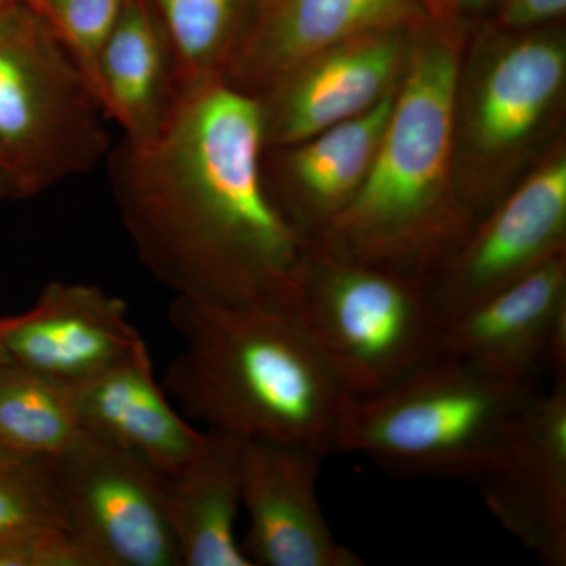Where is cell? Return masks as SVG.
<instances>
[{"instance_id": "1", "label": "cell", "mask_w": 566, "mask_h": 566, "mask_svg": "<svg viewBox=\"0 0 566 566\" xmlns=\"http://www.w3.org/2000/svg\"><path fill=\"white\" fill-rule=\"evenodd\" d=\"M262 104L227 81L181 96L158 139L107 155L112 192L140 262L177 296L286 305L303 238L264 178Z\"/></svg>"}, {"instance_id": "2", "label": "cell", "mask_w": 566, "mask_h": 566, "mask_svg": "<svg viewBox=\"0 0 566 566\" xmlns=\"http://www.w3.org/2000/svg\"><path fill=\"white\" fill-rule=\"evenodd\" d=\"M460 70L457 24L417 29L367 177L308 244L430 283L474 227L452 182Z\"/></svg>"}, {"instance_id": "3", "label": "cell", "mask_w": 566, "mask_h": 566, "mask_svg": "<svg viewBox=\"0 0 566 566\" xmlns=\"http://www.w3.org/2000/svg\"><path fill=\"white\" fill-rule=\"evenodd\" d=\"M182 349L163 387L182 415L244 439L335 452L346 395L286 305L177 296Z\"/></svg>"}, {"instance_id": "4", "label": "cell", "mask_w": 566, "mask_h": 566, "mask_svg": "<svg viewBox=\"0 0 566 566\" xmlns=\"http://www.w3.org/2000/svg\"><path fill=\"white\" fill-rule=\"evenodd\" d=\"M538 392L439 356L367 397H346L335 452L360 453L408 476L482 474L505 428Z\"/></svg>"}, {"instance_id": "5", "label": "cell", "mask_w": 566, "mask_h": 566, "mask_svg": "<svg viewBox=\"0 0 566 566\" xmlns=\"http://www.w3.org/2000/svg\"><path fill=\"white\" fill-rule=\"evenodd\" d=\"M286 307L352 398L379 392L441 356L430 285L412 275L305 244Z\"/></svg>"}, {"instance_id": "6", "label": "cell", "mask_w": 566, "mask_h": 566, "mask_svg": "<svg viewBox=\"0 0 566 566\" xmlns=\"http://www.w3.org/2000/svg\"><path fill=\"white\" fill-rule=\"evenodd\" d=\"M106 115L25 2L0 11V163L14 199L92 172L111 151Z\"/></svg>"}, {"instance_id": "7", "label": "cell", "mask_w": 566, "mask_h": 566, "mask_svg": "<svg viewBox=\"0 0 566 566\" xmlns=\"http://www.w3.org/2000/svg\"><path fill=\"white\" fill-rule=\"evenodd\" d=\"M52 465L66 531L95 566H181L166 474L84 431Z\"/></svg>"}, {"instance_id": "8", "label": "cell", "mask_w": 566, "mask_h": 566, "mask_svg": "<svg viewBox=\"0 0 566 566\" xmlns=\"http://www.w3.org/2000/svg\"><path fill=\"white\" fill-rule=\"evenodd\" d=\"M566 156H549L494 208L430 283L439 322L565 255Z\"/></svg>"}, {"instance_id": "9", "label": "cell", "mask_w": 566, "mask_h": 566, "mask_svg": "<svg viewBox=\"0 0 566 566\" xmlns=\"http://www.w3.org/2000/svg\"><path fill=\"white\" fill-rule=\"evenodd\" d=\"M475 482L506 532L543 564H566V378L513 417Z\"/></svg>"}, {"instance_id": "10", "label": "cell", "mask_w": 566, "mask_h": 566, "mask_svg": "<svg viewBox=\"0 0 566 566\" xmlns=\"http://www.w3.org/2000/svg\"><path fill=\"white\" fill-rule=\"evenodd\" d=\"M416 31L357 36L275 81L256 96L266 148L301 144L376 106L400 82Z\"/></svg>"}, {"instance_id": "11", "label": "cell", "mask_w": 566, "mask_h": 566, "mask_svg": "<svg viewBox=\"0 0 566 566\" xmlns=\"http://www.w3.org/2000/svg\"><path fill=\"white\" fill-rule=\"evenodd\" d=\"M322 453L268 439H245L241 502L249 515L243 551L252 565L359 566L335 538L319 504Z\"/></svg>"}, {"instance_id": "12", "label": "cell", "mask_w": 566, "mask_h": 566, "mask_svg": "<svg viewBox=\"0 0 566 566\" xmlns=\"http://www.w3.org/2000/svg\"><path fill=\"white\" fill-rule=\"evenodd\" d=\"M430 20L423 0H251L223 81L259 96L329 48Z\"/></svg>"}, {"instance_id": "13", "label": "cell", "mask_w": 566, "mask_h": 566, "mask_svg": "<svg viewBox=\"0 0 566 566\" xmlns=\"http://www.w3.org/2000/svg\"><path fill=\"white\" fill-rule=\"evenodd\" d=\"M566 80L564 40L528 33L505 40L465 93L461 132L480 170L504 169L521 155L553 112Z\"/></svg>"}, {"instance_id": "14", "label": "cell", "mask_w": 566, "mask_h": 566, "mask_svg": "<svg viewBox=\"0 0 566 566\" xmlns=\"http://www.w3.org/2000/svg\"><path fill=\"white\" fill-rule=\"evenodd\" d=\"M0 342L14 364L73 387L145 345L120 297L65 282L50 283L25 314L0 319Z\"/></svg>"}, {"instance_id": "15", "label": "cell", "mask_w": 566, "mask_h": 566, "mask_svg": "<svg viewBox=\"0 0 566 566\" xmlns=\"http://www.w3.org/2000/svg\"><path fill=\"white\" fill-rule=\"evenodd\" d=\"M564 307L562 255L441 322L439 353L499 378L535 381L547 333Z\"/></svg>"}, {"instance_id": "16", "label": "cell", "mask_w": 566, "mask_h": 566, "mask_svg": "<svg viewBox=\"0 0 566 566\" xmlns=\"http://www.w3.org/2000/svg\"><path fill=\"white\" fill-rule=\"evenodd\" d=\"M81 430L172 475L203 442L158 385L147 345L74 386Z\"/></svg>"}, {"instance_id": "17", "label": "cell", "mask_w": 566, "mask_h": 566, "mask_svg": "<svg viewBox=\"0 0 566 566\" xmlns=\"http://www.w3.org/2000/svg\"><path fill=\"white\" fill-rule=\"evenodd\" d=\"M387 93L376 106L311 139L279 148L282 182L268 186L275 207L304 243L315 240L363 185L381 144L395 98Z\"/></svg>"}, {"instance_id": "18", "label": "cell", "mask_w": 566, "mask_h": 566, "mask_svg": "<svg viewBox=\"0 0 566 566\" xmlns=\"http://www.w3.org/2000/svg\"><path fill=\"white\" fill-rule=\"evenodd\" d=\"M96 96L133 147L158 139L172 118L181 96L150 0H125L99 63Z\"/></svg>"}, {"instance_id": "19", "label": "cell", "mask_w": 566, "mask_h": 566, "mask_svg": "<svg viewBox=\"0 0 566 566\" xmlns=\"http://www.w3.org/2000/svg\"><path fill=\"white\" fill-rule=\"evenodd\" d=\"M244 438L208 428L196 455L166 475V505L181 566H252L237 539Z\"/></svg>"}, {"instance_id": "20", "label": "cell", "mask_w": 566, "mask_h": 566, "mask_svg": "<svg viewBox=\"0 0 566 566\" xmlns=\"http://www.w3.org/2000/svg\"><path fill=\"white\" fill-rule=\"evenodd\" d=\"M81 433L73 386L14 363L0 367V450L54 460Z\"/></svg>"}, {"instance_id": "21", "label": "cell", "mask_w": 566, "mask_h": 566, "mask_svg": "<svg viewBox=\"0 0 566 566\" xmlns=\"http://www.w3.org/2000/svg\"><path fill=\"white\" fill-rule=\"evenodd\" d=\"M180 96L226 77L251 0H150Z\"/></svg>"}, {"instance_id": "22", "label": "cell", "mask_w": 566, "mask_h": 566, "mask_svg": "<svg viewBox=\"0 0 566 566\" xmlns=\"http://www.w3.org/2000/svg\"><path fill=\"white\" fill-rule=\"evenodd\" d=\"M65 528L52 460L0 450V542Z\"/></svg>"}, {"instance_id": "23", "label": "cell", "mask_w": 566, "mask_h": 566, "mask_svg": "<svg viewBox=\"0 0 566 566\" xmlns=\"http://www.w3.org/2000/svg\"><path fill=\"white\" fill-rule=\"evenodd\" d=\"M40 14L93 95L98 91L99 63L125 0H22ZM98 99V96H96ZM99 103V102H98Z\"/></svg>"}, {"instance_id": "24", "label": "cell", "mask_w": 566, "mask_h": 566, "mask_svg": "<svg viewBox=\"0 0 566 566\" xmlns=\"http://www.w3.org/2000/svg\"><path fill=\"white\" fill-rule=\"evenodd\" d=\"M0 566H95L87 551L65 528L0 542Z\"/></svg>"}, {"instance_id": "25", "label": "cell", "mask_w": 566, "mask_h": 566, "mask_svg": "<svg viewBox=\"0 0 566 566\" xmlns=\"http://www.w3.org/2000/svg\"><path fill=\"white\" fill-rule=\"evenodd\" d=\"M566 0H501L499 21L510 31H526L564 17Z\"/></svg>"}, {"instance_id": "26", "label": "cell", "mask_w": 566, "mask_h": 566, "mask_svg": "<svg viewBox=\"0 0 566 566\" xmlns=\"http://www.w3.org/2000/svg\"><path fill=\"white\" fill-rule=\"evenodd\" d=\"M423 2L433 20L457 24L460 18L485 10L493 0H423Z\"/></svg>"}, {"instance_id": "27", "label": "cell", "mask_w": 566, "mask_h": 566, "mask_svg": "<svg viewBox=\"0 0 566 566\" xmlns=\"http://www.w3.org/2000/svg\"><path fill=\"white\" fill-rule=\"evenodd\" d=\"M7 197H13V188H11V181L6 169H3L2 163H0V202Z\"/></svg>"}, {"instance_id": "28", "label": "cell", "mask_w": 566, "mask_h": 566, "mask_svg": "<svg viewBox=\"0 0 566 566\" xmlns=\"http://www.w3.org/2000/svg\"><path fill=\"white\" fill-rule=\"evenodd\" d=\"M13 360L10 359L9 353L3 348L2 342H0V367L2 365L11 364Z\"/></svg>"}, {"instance_id": "29", "label": "cell", "mask_w": 566, "mask_h": 566, "mask_svg": "<svg viewBox=\"0 0 566 566\" xmlns=\"http://www.w3.org/2000/svg\"><path fill=\"white\" fill-rule=\"evenodd\" d=\"M21 2V0H0V11L10 9L14 3Z\"/></svg>"}]
</instances>
